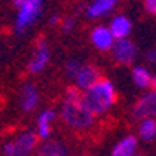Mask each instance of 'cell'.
I'll use <instances>...</instances> for the list:
<instances>
[{
	"instance_id": "17",
	"label": "cell",
	"mask_w": 156,
	"mask_h": 156,
	"mask_svg": "<svg viewBox=\"0 0 156 156\" xmlns=\"http://www.w3.org/2000/svg\"><path fill=\"white\" fill-rule=\"evenodd\" d=\"M133 80L139 88H146L151 83V73L144 66H136L133 70Z\"/></svg>"
},
{
	"instance_id": "18",
	"label": "cell",
	"mask_w": 156,
	"mask_h": 156,
	"mask_svg": "<svg viewBox=\"0 0 156 156\" xmlns=\"http://www.w3.org/2000/svg\"><path fill=\"white\" fill-rule=\"evenodd\" d=\"M80 66H82V63L80 61H76V59H70V61L65 65V71H66V75L73 80L75 75L78 73V70H80Z\"/></svg>"
},
{
	"instance_id": "26",
	"label": "cell",
	"mask_w": 156,
	"mask_h": 156,
	"mask_svg": "<svg viewBox=\"0 0 156 156\" xmlns=\"http://www.w3.org/2000/svg\"><path fill=\"white\" fill-rule=\"evenodd\" d=\"M83 156H85V154H83Z\"/></svg>"
},
{
	"instance_id": "7",
	"label": "cell",
	"mask_w": 156,
	"mask_h": 156,
	"mask_svg": "<svg viewBox=\"0 0 156 156\" xmlns=\"http://www.w3.org/2000/svg\"><path fill=\"white\" fill-rule=\"evenodd\" d=\"M39 105V90L32 83H24L19 92V107L22 112H32Z\"/></svg>"
},
{
	"instance_id": "6",
	"label": "cell",
	"mask_w": 156,
	"mask_h": 156,
	"mask_svg": "<svg viewBox=\"0 0 156 156\" xmlns=\"http://www.w3.org/2000/svg\"><path fill=\"white\" fill-rule=\"evenodd\" d=\"M49 58H51L49 48H48V44L44 43V37H39L37 44H36V48H34V53H32L31 59H29V63H27V71L31 75L41 73V71L48 66Z\"/></svg>"
},
{
	"instance_id": "23",
	"label": "cell",
	"mask_w": 156,
	"mask_h": 156,
	"mask_svg": "<svg viewBox=\"0 0 156 156\" xmlns=\"http://www.w3.org/2000/svg\"><path fill=\"white\" fill-rule=\"evenodd\" d=\"M149 85L153 87V90H156V75H154V76H151V83H149Z\"/></svg>"
},
{
	"instance_id": "11",
	"label": "cell",
	"mask_w": 156,
	"mask_h": 156,
	"mask_svg": "<svg viewBox=\"0 0 156 156\" xmlns=\"http://www.w3.org/2000/svg\"><path fill=\"white\" fill-rule=\"evenodd\" d=\"M90 41H92V44H94L98 51H109L110 48H112L115 37L112 36V32H110L109 27L97 26V27L92 31V34H90Z\"/></svg>"
},
{
	"instance_id": "12",
	"label": "cell",
	"mask_w": 156,
	"mask_h": 156,
	"mask_svg": "<svg viewBox=\"0 0 156 156\" xmlns=\"http://www.w3.org/2000/svg\"><path fill=\"white\" fill-rule=\"evenodd\" d=\"M37 156H68V148L55 139H43V144H37Z\"/></svg>"
},
{
	"instance_id": "4",
	"label": "cell",
	"mask_w": 156,
	"mask_h": 156,
	"mask_svg": "<svg viewBox=\"0 0 156 156\" xmlns=\"http://www.w3.org/2000/svg\"><path fill=\"white\" fill-rule=\"evenodd\" d=\"M39 144V137L36 131H24L16 139L5 143L2 153L4 156H29Z\"/></svg>"
},
{
	"instance_id": "15",
	"label": "cell",
	"mask_w": 156,
	"mask_h": 156,
	"mask_svg": "<svg viewBox=\"0 0 156 156\" xmlns=\"http://www.w3.org/2000/svg\"><path fill=\"white\" fill-rule=\"evenodd\" d=\"M137 149V139L134 136L122 137L112 149V156H133Z\"/></svg>"
},
{
	"instance_id": "19",
	"label": "cell",
	"mask_w": 156,
	"mask_h": 156,
	"mask_svg": "<svg viewBox=\"0 0 156 156\" xmlns=\"http://www.w3.org/2000/svg\"><path fill=\"white\" fill-rule=\"evenodd\" d=\"M59 26H61V31H63V32H70L71 29H73V26H75V19H73V17H66V19H61Z\"/></svg>"
},
{
	"instance_id": "10",
	"label": "cell",
	"mask_w": 156,
	"mask_h": 156,
	"mask_svg": "<svg viewBox=\"0 0 156 156\" xmlns=\"http://www.w3.org/2000/svg\"><path fill=\"white\" fill-rule=\"evenodd\" d=\"M56 119V112L53 109H44L37 114V126H36V134L39 139H48L51 137V131H53V122Z\"/></svg>"
},
{
	"instance_id": "21",
	"label": "cell",
	"mask_w": 156,
	"mask_h": 156,
	"mask_svg": "<svg viewBox=\"0 0 156 156\" xmlns=\"http://www.w3.org/2000/svg\"><path fill=\"white\" fill-rule=\"evenodd\" d=\"M61 19H63V17L59 16V14H53V16L49 17V24H51V26H59Z\"/></svg>"
},
{
	"instance_id": "1",
	"label": "cell",
	"mask_w": 156,
	"mask_h": 156,
	"mask_svg": "<svg viewBox=\"0 0 156 156\" xmlns=\"http://www.w3.org/2000/svg\"><path fill=\"white\" fill-rule=\"evenodd\" d=\"M82 102L95 117L105 114L117 102V94L112 82L107 78H98L94 85L82 90Z\"/></svg>"
},
{
	"instance_id": "8",
	"label": "cell",
	"mask_w": 156,
	"mask_h": 156,
	"mask_svg": "<svg viewBox=\"0 0 156 156\" xmlns=\"http://www.w3.org/2000/svg\"><path fill=\"white\" fill-rule=\"evenodd\" d=\"M134 117L136 119H144V117H154L156 115V90L141 97L137 104L134 105Z\"/></svg>"
},
{
	"instance_id": "24",
	"label": "cell",
	"mask_w": 156,
	"mask_h": 156,
	"mask_svg": "<svg viewBox=\"0 0 156 156\" xmlns=\"http://www.w3.org/2000/svg\"><path fill=\"white\" fill-rule=\"evenodd\" d=\"M22 2H24V0H12V4L16 5V7H19V5L22 4Z\"/></svg>"
},
{
	"instance_id": "13",
	"label": "cell",
	"mask_w": 156,
	"mask_h": 156,
	"mask_svg": "<svg viewBox=\"0 0 156 156\" xmlns=\"http://www.w3.org/2000/svg\"><path fill=\"white\" fill-rule=\"evenodd\" d=\"M131 27H133V24L127 17L124 16H115L112 20H110V32L115 39H121V37H127L129 32H131Z\"/></svg>"
},
{
	"instance_id": "5",
	"label": "cell",
	"mask_w": 156,
	"mask_h": 156,
	"mask_svg": "<svg viewBox=\"0 0 156 156\" xmlns=\"http://www.w3.org/2000/svg\"><path fill=\"white\" fill-rule=\"evenodd\" d=\"M112 51V58L119 65H131L137 56V48L133 41H129L127 37L115 39L110 48Z\"/></svg>"
},
{
	"instance_id": "20",
	"label": "cell",
	"mask_w": 156,
	"mask_h": 156,
	"mask_svg": "<svg viewBox=\"0 0 156 156\" xmlns=\"http://www.w3.org/2000/svg\"><path fill=\"white\" fill-rule=\"evenodd\" d=\"M144 9L149 14L156 16V0H144Z\"/></svg>"
},
{
	"instance_id": "22",
	"label": "cell",
	"mask_w": 156,
	"mask_h": 156,
	"mask_svg": "<svg viewBox=\"0 0 156 156\" xmlns=\"http://www.w3.org/2000/svg\"><path fill=\"white\" fill-rule=\"evenodd\" d=\"M146 58H148L151 63H154V65H156V48H153V49H149V51H148Z\"/></svg>"
},
{
	"instance_id": "3",
	"label": "cell",
	"mask_w": 156,
	"mask_h": 156,
	"mask_svg": "<svg viewBox=\"0 0 156 156\" xmlns=\"http://www.w3.org/2000/svg\"><path fill=\"white\" fill-rule=\"evenodd\" d=\"M44 0H24L17 7V17H16V32L24 34L27 32L29 27L39 19L43 12Z\"/></svg>"
},
{
	"instance_id": "14",
	"label": "cell",
	"mask_w": 156,
	"mask_h": 156,
	"mask_svg": "<svg viewBox=\"0 0 156 156\" xmlns=\"http://www.w3.org/2000/svg\"><path fill=\"white\" fill-rule=\"evenodd\" d=\"M119 0H94L92 4L87 7V16L88 17H102L109 14L110 10L114 9V5L117 4Z\"/></svg>"
},
{
	"instance_id": "9",
	"label": "cell",
	"mask_w": 156,
	"mask_h": 156,
	"mask_svg": "<svg viewBox=\"0 0 156 156\" xmlns=\"http://www.w3.org/2000/svg\"><path fill=\"white\" fill-rule=\"evenodd\" d=\"M98 78H100V73H98L97 66H94V65H83L82 63L78 73L75 75V78H73V83L80 90H85V88H88L90 85H94Z\"/></svg>"
},
{
	"instance_id": "2",
	"label": "cell",
	"mask_w": 156,
	"mask_h": 156,
	"mask_svg": "<svg viewBox=\"0 0 156 156\" xmlns=\"http://www.w3.org/2000/svg\"><path fill=\"white\" fill-rule=\"evenodd\" d=\"M61 119L70 129L78 133L90 129L95 122V115L83 105L82 100H63Z\"/></svg>"
},
{
	"instance_id": "16",
	"label": "cell",
	"mask_w": 156,
	"mask_h": 156,
	"mask_svg": "<svg viewBox=\"0 0 156 156\" xmlns=\"http://www.w3.org/2000/svg\"><path fill=\"white\" fill-rule=\"evenodd\" d=\"M139 136L146 141H151L156 136V121L153 117H144L141 119L139 124Z\"/></svg>"
},
{
	"instance_id": "25",
	"label": "cell",
	"mask_w": 156,
	"mask_h": 156,
	"mask_svg": "<svg viewBox=\"0 0 156 156\" xmlns=\"http://www.w3.org/2000/svg\"><path fill=\"white\" fill-rule=\"evenodd\" d=\"M133 156H143V154H137V153H134V154Z\"/></svg>"
}]
</instances>
